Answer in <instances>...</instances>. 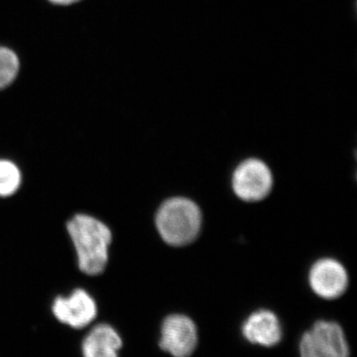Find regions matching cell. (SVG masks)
I'll return each mask as SVG.
<instances>
[{
	"label": "cell",
	"instance_id": "6da1fadb",
	"mask_svg": "<svg viewBox=\"0 0 357 357\" xmlns=\"http://www.w3.org/2000/svg\"><path fill=\"white\" fill-rule=\"evenodd\" d=\"M82 272L91 276L102 273L109 261L112 236L105 223L86 215H75L67 225Z\"/></svg>",
	"mask_w": 357,
	"mask_h": 357
},
{
	"label": "cell",
	"instance_id": "9c48e42d",
	"mask_svg": "<svg viewBox=\"0 0 357 357\" xmlns=\"http://www.w3.org/2000/svg\"><path fill=\"white\" fill-rule=\"evenodd\" d=\"M122 340L109 325H98L88 333L82 344L84 357H119Z\"/></svg>",
	"mask_w": 357,
	"mask_h": 357
},
{
	"label": "cell",
	"instance_id": "277c9868",
	"mask_svg": "<svg viewBox=\"0 0 357 357\" xmlns=\"http://www.w3.org/2000/svg\"><path fill=\"white\" fill-rule=\"evenodd\" d=\"M300 352L302 357H349V347L342 326L319 321L303 335Z\"/></svg>",
	"mask_w": 357,
	"mask_h": 357
},
{
	"label": "cell",
	"instance_id": "ba28073f",
	"mask_svg": "<svg viewBox=\"0 0 357 357\" xmlns=\"http://www.w3.org/2000/svg\"><path fill=\"white\" fill-rule=\"evenodd\" d=\"M244 337L251 344L274 347L282 338V326L278 317L269 310L252 312L243 326Z\"/></svg>",
	"mask_w": 357,
	"mask_h": 357
},
{
	"label": "cell",
	"instance_id": "7a4b0ae2",
	"mask_svg": "<svg viewBox=\"0 0 357 357\" xmlns=\"http://www.w3.org/2000/svg\"><path fill=\"white\" fill-rule=\"evenodd\" d=\"M203 223L201 208L183 197L167 199L160 206L155 225L161 238L171 246H185L198 237Z\"/></svg>",
	"mask_w": 357,
	"mask_h": 357
},
{
	"label": "cell",
	"instance_id": "8992f818",
	"mask_svg": "<svg viewBox=\"0 0 357 357\" xmlns=\"http://www.w3.org/2000/svg\"><path fill=\"white\" fill-rule=\"evenodd\" d=\"M349 277L344 265L333 258H321L312 265L309 284L312 292L325 300H335L349 287Z\"/></svg>",
	"mask_w": 357,
	"mask_h": 357
},
{
	"label": "cell",
	"instance_id": "3957f363",
	"mask_svg": "<svg viewBox=\"0 0 357 357\" xmlns=\"http://www.w3.org/2000/svg\"><path fill=\"white\" fill-rule=\"evenodd\" d=\"M231 187L237 198L255 203L266 198L273 187V175L265 162L244 160L232 173Z\"/></svg>",
	"mask_w": 357,
	"mask_h": 357
},
{
	"label": "cell",
	"instance_id": "30bf717a",
	"mask_svg": "<svg viewBox=\"0 0 357 357\" xmlns=\"http://www.w3.org/2000/svg\"><path fill=\"white\" fill-rule=\"evenodd\" d=\"M20 56L13 49L0 45V91L11 86L20 75Z\"/></svg>",
	"mask_w": 357,
	"mask_h": 357
},
{
	"label": "cell",
	"instance_id": "52a82bcc",
	"mask_svg": "<svg viewBox=\"0 0 357 357\" xmlns=\"http://www.w3.org/2000/svg\"><path fill=\"white\" fill-rule=\"evenodd\" d=\"M52 312L59 321L74 328L89 326L98 314L95 300L83 289H77L69 297L54 301Z\"/></svg>",
	"mask_w": 357,
	"mask_h": 357
},
{
	"label": "cell",
	"instance_id": "8fae6325",
	"mask_svg": "<svg viewBox=\"0 0 357 357\" xmlns=\"http://www.w3.org/2000/svg\"><path fill=\"white\" fill-rule=\"evenodd\" d=\"M21 173L18 167L8 160H0V197L13 196L20 189Z\"/></svg>",
	"mask_w": 357,
	"mask_h": 357
},
{
	"label": "cell",
	"instance_id": "7c38bea8",
	"mask_svg": "<svg viewBox=\"0 0 357 357\" xmlns=\"http://www.w3.org/2000/svg\"><path fill=\"white\" fill-rule=\"evenodd\" d=\"M54 6H70L73 4L77 3V2L82 1V0H48Z\"/></svg>",
	"mask_w": 357,
	"mask_h": 357
},
{
	"label": "cell",
	"instance_id": "5b68a950",
	"mask_svg": "<svg viewBox=\"0 0 357 357\" xmlns=\"http://www.w3.org/2000/svg\"><path fill=\"white\" fill-rule=\"evenodd\" d=\"M198 344V331L194 321L184 314H171L164 319L160 347L173 357H190Z\"/></svg>",
	"mask_w": 357,
	"mask_h": 357
}]
</instances>
